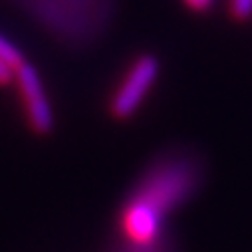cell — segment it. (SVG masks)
Masks as SVG:
<instances>
[{"mask_svg":"<svg viewBox=\"0 0 252 252\" xmlns=\"http://www.w3.org/2000/svg\"><path fill=\"white\" fill-rule=\"evenodd\" d=\"M201 167L191 155H179L153 169L121 215L123 234L135 248H153L163 232L167 213L197 189Z\"/></svg>","mask_w":252,"mask_h":252,"instance_id":"obj_1","label":"cell"},{"mask_svg":"<svg viewBox=\"0 0 252 252\" xmlns=\"http://www.w3.org/2000/svg\"><path fill=\"white\" fill-rule=\"evenodd\" d=\"M159 76V62L153 56H139L119 84L115 95L111 97V113L117 119L131 117L151 92Z\"/></svg>","mask_w":252,"mask_h":252,"instance_id":"obj_2","label":"cell"},{"mask_svg":"<svg viewBox=\"0 0 252 252\" xmlns=\"http://www.w3.org/2000/svg\"><path fill=\"white\" fill-rule=\"evenodd\" d=\"M14 82L20 90L30 127L40 135L50 133L52 125H54V113H52V105L48 101V95L44 92V86H42L38 72L26 62V64H22L16 70Z\"/></svg>","mask_w":252,"mask_h":252,"instance_id":"obj_3","label":"cell"},{"mask_svg":"<svg viewBox=\"0 0 252 252\" xmlns=\"http://www.w3.org/2000/svg\"><path fill=\"white\" fill-rule=\"evenodd\" d=\"M0 60H2L6 66H10L14 72H16L22 64H26L22 52H20L6 36H2V34H0Z\"/></svg>","mask_w":252,"mask_h":252,"instance_id":"obj_4","label":"cell"},{"mask_svg":"<svg viewBox=\"0 0 252 252\" xmlns=\"http://www.w3.org/2000/svg\"><path fill=\"white\" fill-rule=\"evenodd\" d=\"M228 12L238 22L248 20L252 16V0H228Z\"/></svg>","mask_w":252,"mask_h":252,"instance_id":"obj_5","label":"cell"},{"mask_svg":"<svg viewBox=\"0 0 252 252\" xmlns=\"http://www.w3.org/2000/svg\"><path fill=\"white\" fill-rule=\"evenodd\" d=\"M183 2L195 12H207L213 6L215 0H183Z\"/></svg>","mask_w":252,"mask_h":252,"instance_id":"obj_6","label":"cell"},{"mask_svg":"<svg viewBox=\"0 0 252 252\" xmlns=\"http://www.w3.org/2000/svg\"><path fill=\"white\" fill-rule=\"evenodd\" d=\"M14 70L10 66H6L2 60H0V86H8L10 82H14Z\"/></svg>","mask_w":252,"mask_h":252,"instance_id":"obj_7","label":"cell"}]
</instances>
